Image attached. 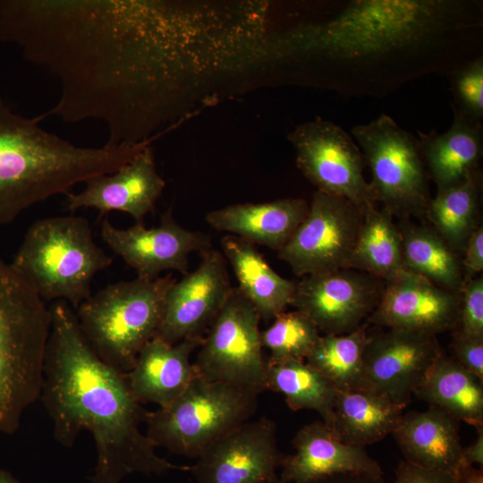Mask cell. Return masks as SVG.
Masks as SVG:
<instances>
[{
	"instance_id": "1",
	"label": "cell",
	"mask_w": 483,
	"mask_h": 483,
	"mask_svg": "<svg viewBox=\"0 0 483 483\" xmlns=\"http://www.w3.org/2000/svg\"><path fill=\"white\" fill-rule=\"evenodd\" d=\"M182 35L170 2L0 0V41L60 85L55 106L37 119L101 121L106 145L143 143L172 113Z\"/></svg>"
},
{
	"instance_id": "2",
	"label": "cell",
	"mask_w": 483,
	"mask_h": 483,
	"mask_svg": "<svg viewBox=\"0 0 483 483\" xmlns=\"http://www.w3.org/2000/svg\"><path fill=\"white\" fill-rule=\"evenodd\" d=\"M40 397L54 437L65 447L79 434L93 436L97 462L91 483H121L128 475H163L190 470L156 453L140 429L147 411L133 396L126 373L104 362L82 335L76 316L64 301L50 308Z\"/></svg>"
},
{
	"instance_id": "3",
	"label": "cell",
	"mask_w": 483,
	"mask_h": 483,
	"mask_svg": "<svg viewBox=\"0 0 483 483\" xmlns=\"http://www.w3.org/2000/svg\"><path fill=\"white\" fill-rule=\"evenodd\" d=\"M479 26L464 2L353 0L325 21L286 32L276 47L282 57L328 63L342 74L343 92L373 93L391 64L436 54Z\"/></svg>"
},
{
	"instance_id": "4",
	"label": "cell",
	"mask_w": 483,
	"mask_h": 483,
	"mask_svg": "<svg viewBox=\"0 0 483 483\" xmlns=\"http://www.w3.org/2000/svg\"><path fill=\"white\" fill-rule=\"evenodd\" d=\"M14 113L0 98V225L79 182L112 174L143 145L80 147Z\"/></svg>"
},
{
	"instance_id": "5",
	"label": "cell",
	"mask_w": 483,
	"mask_h": 483,
	"mask_svg": "<svg viewBox=\"0 0 483 483\" xmlns=\"http://www.w3.org/2000/svg\"><path fill=\"white\" fill-rule=\"evenodd\" d=\"M50 326L49 308L0 258V433L13 434L40 397Z\"/></svg>"
},
{
	"instance_id": "6",
	"label": "cell",
	"mask_w": 483,
	"mask_h": 483,
	"mask_svg": "<svg viewBox=\"0 0 483 483\" xmlns=\"http://www.w3.org/2000/svg\"><path fill=\"white\" fill-rule=\"evenodd\" d=\"M112 263L86 218L64 216L35 221L10 264L43 301H68L77 309L90 297L96 274Z\"/></svg>"
},
{
	"instance_id": "7",
	"label": "cell",
	"mask_w": 483,
	"mask_h": 483,
	"mask_svg": "<svg viewBox=\"0 0 483 483\" xmlns=\"http://www.w3.org/2000/svg\"><path fill=\"white\" fill-rule=\"evenodd\" d=\"M171 275L111 284L76 309L85 339L106 364L126 373L161 323Z\"/></svg>"
},
{
	"instance_id": "8",
	"label": "cell",
	"mask_w": 483,
	"mask_h": 483,
	"mask_svg": "<svg viewBox=\"0 0 483 483\" xmlns=\"http://www.w3.org/2000/svg\"><path fill=\"white\" fill-rule=\"evenodd\" d=\"M258 394L198 375L171 404L147 412L145 434L156 447L196 459L216 440L251 419Z\"/></svg>"
},
{
	"instance_id": "9",
	"label": "cell",
	"mask_w": 483,
	"mask_h": 483,
	"mask_svg": "<svg viewBox=\"0 0 483 483\" xmlns=\"http://www.w3.org/2000/svg\"><path fill=\"white\" fill-rule=\"evenodd\" d=\"M352 134L370 169L374 201H381L392 214L426 212L427 170L418 139L385 114L356 125Z\"/></svg>"
},
{
	"instance_id": "10",
	"label": "cell",
	"mask_w": 483,
	"mask_h": 483,
	"mask_svg": "<svg viewBox=\"0 0 483 483\" xmlns=\"http://www.w3.org/2000/svg\"><path fill=\"white\" fill-rule=\"evenodd\" d=\"M260 317L233 287L210 324L193 365L199 376L257 392L267 390Z\"/></svg>"
},
{
	"instance_id": "11",
	"label": "cell",
	"mask_w": 483,
	"mask_h": 483,
	"mask_svg": "<svg viewBox=\"0 0 483 483\" xmlns=\"http://www.w3.org/2000/svg\"><path fill=\"white\" fill-rule=\"evenodd\" d=\"M362 218L363 210L349 200L317 191L278 258L302 277L347 268Z\"/></svg>"
},
{
	"instance_id": "12",
	"label": "cell",
	"mask_w": 483,
	"mask_h": 483,
	"mask_svg": "<svg viewBox=\"0 0 483 483\" xmlns=\"http://www.w3.org/2000/svg\"><path fill=\"white\" fill-rule=\"evenodd\" d=\"M288 140L298 168L317 191L343 198L362 210L375 202L363 174L362 153L340 126L317 118L298 125Z\"/></svg>"
},
{
	"instance_id": "13",
	"label": "cell",
	"mask_w": 483,
	"mask_h": 483,
	"mask_svg": "<svg viewBox=\"0 0 483 483\" xmlns=\"http://www.w3.org/2000/svg\"><path fill=\"white\" fill-rule=\"evenodd\" d=\"M284 457L275 422L259 418L212 443L196 458L190 471L195 483H266L278 476Z\"/></svg>"
},
{
	"instance_id": "14",
	"label": "cell",
	"mask_w": 483,
	"mask_h": 483,
	"mask_svg": "<svg viewBox=\"0 0 483 483\" xmlns=\"http://www.w3.org/2000/svg\"><path fill=\"white\" fill-rule=\"evenodd\" d=\"M442 354L436 335L392 328L369 335L363 352V390L382 394L406 408Z\"/></svg>"
},
{
	"instance_id": "15",
	"label": "cell",
	"mask_w": 483,
	"mask_h": 483,
	"mask_svg": "<svg viewBox=\"0 0 483 483\" xmlns=\"http://www.w3.org/2000/svg\"><path fill=\"white\" fill-rule=\"evenodd\" d=\"M379 278L351 268L309 275L296 283L291 303L325 335L346 334L369 317L383 286Z\"/></svg>"
},
{
	"instance_id": "16",
	"label": "cell",
	"mask_w": 483,
	"mask_h": 483,
	"mask_svg": "<svg viewBox=\"0 0 483 483\" xmlns=\"http://www.w3.org/2000/svg\"><path fill=\"white\" fill-rule=\"evenodd\" d=\"M200 254L199 266L173 283L166 292L155 337L167 343L202 336L233 288L223 255L212 248Z\"/></svg>"
},
{
	"instance_id": "17",
	"label": "cell",
	"mask_w": 483,
	"mask_h": 483,
	"mask_svg": "<svg viewBox=\"0 0 483 483\" xmlns=\"http://www.w3.org/2000/svg\"><path fill=\"white\" fill-rule=\"evenodd\" d=\"M101 237L108 247L137 273V277L154 280L166 270L188 273L189 255L211 248L208 235L182 227L166 211L160 224L146 228L137 224L121 229L107 218L101 224Z\"/></svg>"
},
{
	"instance_id": "18",
	"label": "cell",
	"mask_w": 483,
	"mask_h": 483,
	"mask_svg": "<svg viewBox=\"0 0 483 483\" xmlns=\"http://www.w3.org/2000/svg\"><path fill=\"white\" fill-rule=\"evenodd\" d=\"M369 323L432 335L455 330L461 292L442 288L406 269L385 281Z\"/></svg>"
},
{
	"instance_id": "19",
	"label": "cell",
	"mask_w": 483,
	"mask_h": 483,
	"mask_svg": "<svg viewBox=\"0 0 483 483\" xmlns=\"http://www.w3.org/2000/svg\"><path fill=\"white\" fill-rule=\"evenodd\" d=\"M79 193H66L69 211L94 208L101 215L118 210L131 216L137 224L155 209L165 182L157 171L153 151L146 146L117 171L92 177Z\"/></svg>"
},
{
	"instance_id": "20",
	"label": "cell",
	"mask_w": 483,
	"mask_h": 483,
	"mask_svg": "<svg viewBox=\"0 0 483 483\" xmlns=\"http://www.w3.org/2000/svg\"><path fill=\"white\" fill-rule=\"evenodd\" d=\"M292 445L294 453L284 455L280 467L278 478L284 483H310L344 473L383 475L364 446L343 443L322 420L301 428Z\"/></svg>"
},
{
	"instance_id": "21",
	"label": "cell",
	"mask_w": 483,
	"mask_h": 483,
	"mask_svg": "<svg viewBox=\"0 0 483 483\" xmlns=\"http://www.w3.org/2000/svg\"><path fill=\"white\" fill-rule=\"evenodd\" d=\"M203 336L185 338L174 344L154 337L140 352L126 372L129 387L140 403L165 407L176 400L198 376L191 355Z\"/></svg>"
},
{
	"instance_id": "22",
	"label": "cell",
	"mask_w": 483,
	"mask_h": 483,
	"mask_svg": "<svg viewBox=\"0 0 483 483\" xmlns=\"http://www.w3.org/2000/svg\"><path fill=\"white\" fill-rule=\"evenodd\" d=\"M392 436L412 464L456 473L462 462L459 421L437 407L403 412Z\"/></svg>"
},
{
	"instance_id": "23",
	"label": "cell",
	"mask_w": 483,
	"mask_h": 483,
	"mask_svg": "<svg viewBox=\"0 0 483 483\" xmlns=\"http://www.w3.org/2000/svg\"><path fill=\"white\" fill-rule=\"evenodd\" d=\"M309 205L299 198L233 204L210 211L206 221L217 231L278 251L306 216Z\"/></svg>"
},
{
	"instance_id": "24",
	"label": "cell",
	"mask_w": 483,
	"mask_h": 483,
	"mask_svg": "<svg viewBox=\"0 0 483 483\" xmlns=\"http://www.w3.org/2000/svg\"><path fill=\"white\" fill-rule=\"evenodd\" d=\"M453 110V123L445 132H419L422 159L437 191L456 186L479 171L483 154L481 122Z\"/></svg>"
},
{
	"instance_id": "25",
	"label": "cell",
	"mask_w": 483,
	"mask_h": 483,
	"mask_svg": "<svg viewBox=\"0 0 483 483\" xmlns=\"http://www.w3.org/2000/svg\"><path fill=\"white\" fill-rule=\"evenodd\" d=\"M404 407L370 390H336L330 421L326 425L343 443L366 446L392 435Z\"/></svg>"
},
{
	"instance_id": "26",
	"label": "cell",
	"mask_w": 483,
	"mask_h": 483,
	"mask_svg": "<svg viewBox=\"0 0 483 483\" xmlns=\"http://www.w3.org/2000/svg\"><path fill=\"white\" fill-rule=\"evenodd\" d=\"M221 245L238 281V289L261 319H274L291 305L296 282L284 278L265 260L252 242L227 234Z\"/></svg>"
},
{
	"instance_id": "27",
	"label": "cell",
	"mask_w": 483,
	"mask_h": 483,
	"mask_svg": "<svg viewBox=\"0 0 483 483\" xmlns=\"http://www.w3.org/2000/svg\"><path fill=\"white\" fill-rule=\"evenodd\" d=\"M456 420L483 427V380L444 353L436 360L414 393Z\"/></svg>"
},
{
	"instance_id": "28",
	"label": "cell",
	"mask_w": 483,
	"mask_h": 483,
	"mask_svg": "<svg viewBox=\"0 0 483 483\" xmlns=\"http://www.w3.org/2000/svg\"><path fill=\"white\" fill-rule=\"evenodd\" d=\"M387 209L374 203L363 210V218L347 268L385 281L404 270L402 234Z\"/></svg>"
},
{
	"instance_id": "29",
	"label": "cell",
	"mask_w": 483,
	"mask_h": 483,
	"mask_svg": "<svg viewBox=\"0 0 483 483\" xmlns=\"http://www.w3.org/2000/svg\"><path fill=\"white\" fill-rule=\"evenodd\" d=\"M399 229L405 269L442 288L461 292L464 286L462 261L436 232L408 224Z\"/></svg>"
},
{
	"instance_id": "30",
	"label": "cell",
	"mask_w": 483,
	"mask_h": 483,
	"mask_svg": "<svg viewBox=\"0 0 483 483\" xmlns=\"http://www.w3.org/2000/svg\"><path fill=\"white\" fill-rule=\"evenodd\" d=\"M266 378L267 389L281 394L290 409L316 411L329 423L337 389L305 360L267 359Z\"/></svg>"
},
{
	"instance_id": "31",
	"label": "cell",
	"mask_w": 483,
	"mask_h": 483,
	"mask_svg": "<svg viewBox=\"0 0 483 483\" xmlns=\"http://www.w3.org/2000/svg\"><path fill=\"white\" fill-rule=\"evenodd\" d=\"M481 191V174L442 191L429 199L426 213L436 233L459 255L476 225Z\"/></svg>"
},
{
	"instance_id": "32",
	"label": "cell",
	"mask_w": 483,
	"mask_h": 483,
	"mask_svg": "<svg viewBox=\"0 0 483 483\" xmlns=\"http://www.w3.org/2000/svg\"><path fill=\"white\" fill-rule=\"evenodd\" d=\"M368 324L342 335H321L305 361L337 390H363Z\"/></svg>"
},
{
	"instance_id": "33",
	"label": "cell",
	"mask_w": 483,
	"mask_h": 483,
	"mask_svg": "<svg viewBox=\"0 0 483 483\" xmlns=\"http://www.w3.org/2000/svg\"><path fill=\"white\" fill-rule=\"evenodd\" d=\"M319 330L301 311H284L261 332V343L271 360H305L317 344Z\"/></svg>"
},
{
	"instance_id": "34",
	"label": "cell",
	"mask_w": 483,
	"mask_h": 483,
	"mask_svg": "<svg viewBox=\"0 0 483 483\" xmlns=\"http://www.w3.org/2000/svg\"><path fill=\"white\" fill-rule=\"evenodd\" d=\"M451 86L456 111L481 122L483 119V57L478 55L451 71Z\"/></svg>"
},
{
	"instance_id": "35",
	"label": "cell",
	"mask_w": 483,
	"mask_h": 483,
	"mask_svg": "<svg viewBox=\"0 0 483 483\" xmlns=\"http://www.w3.org/2000/svg\"><path fill=\"white\" fill-rule=\"evenodd\" d=\"M464 335L483 337V277L467 282L462 292L456 329Z\"/></svg>"
},
{
	"instance_id": "36",
	"label": "cell",
	"mask_w": 483,
	"mask_h": 483,
	"mask_svg": "<svg viewBox=\"0 0 483 483\" xmlns=\"http://www.w3.org/2000/svg\"><path fill=\"white\" fill-rule=\"evenodd\" d=\"M451 348L452 358L483 380V337L468 336L454 331Z\"/></svg>"
},
{
	"instance_id": "37",
	"label": "cell",
	"mask_w": 483,
	"mask_h": 483,
	"mask_svg": "<svg viewBox=\"0 0 483 483\" xmlns=\"http://www.w3.org/2000/svg\"><path fill=\"white\" fill-rule=\"evenodd\" d=\"M394 483H456L455 473L428 469L405 460L400 462Z\"/></svg>"
},
{
	"instance_id": "38",
	"label": "cell",
	"mask_w": 483,
	"mask_h": 483,
	"mask_svg": "<svg viewBox=\"0 0 483 483\" xmlns=\"http://www.w3.org/2000/svg\"><path fill=\"white\" fill-rule=\"evenodd\" d=\"M462 261L464 284L483 270V227L478 225L469 237Z\"/></svg>"
},
{
	"instance_id": "39",
	"label": "cell",
	"mask_w": 483,
	"mask_h": 483,
	"mask_svg": "<svg viewBox=\"0 0 483 483\" xmlns=\"http://www.w3.org/2000/svg\"><path fill=\"white\" fill-rule=\"evenodd\" d=\"M266 483H284L278 476ZM310 483H387L383 475L365 473L336 474L320 479Z\"/></svg>"
},
{
	"instance_id": "40",
	"label": "cell",
	"mask_w": 483,
	"mask_h": 483,
	"mask_svg": "<svg viewBox=\"0 0 483 483\" xmlns=\"http://www.w3.org/2000/svg\"><path fill=\"white\" fill-rule=\"evenodd\" d=\"M477 433L474 442L462 448V462L483 469V427L478 428Z\"/></svg>"
},
{
	"instance_id": "41",
	"label": "cell",
	"mask_w": 483,
	"mask_h": 483,
	"mask_svg": "<svg viewBox=\"0 0 483 483\" xmlns=\"http://www.w3.org/2000/svg\"><path fill=\"white\" fill-rule=\"evenodd\" d=\"M455 477L456 483H483V469L462 462Z\"/></svg>"
},
{
	"instance_id": "42",
	"label": "cell",
	"mask_w": 483,
	"mask_h": 483,
	"mask_svg": "<svg viewBox=\"0 0 483 483\" xmlns=\"http://www.w3.org/2000/svg\"><path fill=\"white\" fill-rule=\"evenodd\" d=\"M0 483H21L10 472L0 468Z\"/></svg>"
}]
</instances>
